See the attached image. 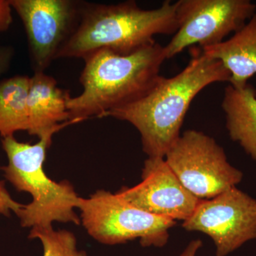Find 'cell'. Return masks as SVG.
<instances>
[{
	"mask_svg": "<svg viewBox=\"0 0 256 256\" xmlns=\"http://www.w3.org/2000/svg\"><path fill=\"white\" fill-rule=\"evenodd\" d=\"M28 238L42 242L43 256H87L86 252L79 250L75 235L69 230H31Z\"/></svg>",
	"mask_w": 256,
	"mask_h": 256,
	"instance_id": "9a60e30c",
	"label": "cell"
},
{
	"mask_svg": "<svg viewBox=\"0 0 256 256\" xmlns=\"http://www.w3.org/2000/svg\"><path fill=\"white\" fill-rule=\"evenodd\" d=\"M77 208L87 233L105 245L139 239L142 247L162 248L168 244L170 230L176 224L138 208L117 192L104 190L88 198L80 197Z\"/></svg>",
	"mask_w": 256,
	"mask_h": 256,
	"instance_id": "5b68a950",
	"label": "cell"
},
{
	"mask_svg": "<svg viewBox=\"0 0 256 256\" xmlns=\"http://www.w3.org/2000/svg\"><path fill=\"white\" fill-rule=\"evenodd\" d=\"M186 67L171 78L161 76L146 96L102 118L126 121L138 130L142 150L148 158H164L180 136L184 120L192 101L203 89L214 82H229L230 75L220 60L200 50Z\"/></svg>",
	"mask_w": 256,
	"mask_h": 256,
	"instance_id": "6da1fadb",
	"label": "cell"
},
{
	"mask_svg": "<svg viewBox=\"0 0 256 256\" xmlns=\"http://www.w3.org/2000/svg\"><path fill=\"white\" fill-rule=\"evenodd\" d=\"M178 28L176 3L166 0L159 8L144 10L134 1L114 4L82 2L80 21L56 60H84L96 50L132 53L156 43V35H170Z\"/></svg>",
	"mask_w": 256,
	"mask_h": 256,
	"instance_id": "3957f363",
	"label": "cell"
},
{
	"mask_svg": "<svg viewBox=\"0 0 256 256\" xmlns=\"http://www.w3.org/2000/svg\"><path fill=\"white\" fill-rule=\"evenodd\" d=\"M84 60L82 92L67 99L70 120L82 122L102 118L106 112L146 96L161 78L160 68L166 58L164 47L156 42L128 54L104 48Z\"/></svg>",
	"mask_w": 256,
	"mask_h": 256,
	"instance_id": "7a4b0ae2",
	"label": "cell"
},
{
	"mask_svg": "<svg viewBox=\"0 0 256 256\" xmlns=\"http://www.w3.org/2000/svg\"><path fill=\"white\" fill-rule=\"evenodd\" d=\"M117 193L148 213L175 222L188 220L201 202L184 186L162 158H148L140 182L124 186Z\"/></svg>",
	"mask_w": 256,
	"mask_h": 256,
	"instance_id": "30bf717a",
	"label": "cell"
},
{
	"mask_svg": "<svg viewBox=\"0 0 256 256\" xmlns=\"http://www.w3.org/2000/svg\"><path fill=\"white\" fill-rule=\"evenodd\" d=\"M53 134L40 139L36 144L20 142L13 136L3 138V150L8 164L2 168L4 176L18 192H28L32 201L24 204L16 215L24 228L44 230L54 222L80 225L78 195L70 182L54 181L44 169L47 150Z\"/></svg>",
	"mask_w": 256,
	"mask_h": 256,
	"instance_id": "277c9868",
	"label": "cell"
},
{
	"mask_svg": "<svg viewBox=\"0 0 256 256\" xmlns=\"http://www.w3.org/2000/svg\"><path fill=\"white\" fill-rule=\"evenodd\" d=\"M69 96L66 90L58 87L53 77L43 72H34L30 77L28 98V134L41 139L54 136L70 124L82 122L70 120L67 109Z\"/></svg>",
	"mask_w": 256,
	"mask_h": 256,
	"instance_id": "8fae6325",
	"label": "cell"
},
{
	"mask_svg": "<svg viewBox=\"0 0 256 256\" xmlns=\"http://www.w3.org/2000/svg\"><path fill=\"white\" fill-rule=\"evenodd\" d=\"M182 227L206 234L214 244L216 255L226 256L256 239V200L234 186L201 200Z\"/></svg>",
	"mask_w": 256,
	"mask_h": 256,
	"instance_id": "ba28073f",
	"label": "cell"
},
{
	"mask_svg": "<svg viewBox=\"0 0 256 256\" xmlns=\"http://www.w3.org/2000/svg\"><path fill=\"white\" fill-rule=\"evenodd\" d=\"M164 160L184 186L200 200H210L236 186L244 178L214 138L195 130L181 134Z\"/></svg>",
	"mask_w": 256,
	"mask_h": 256,
	"instance_id": "8992f818",
	"label": "cell"
},
{
	"mask_svg": "<svg viewBox=\"0 0 256 256\" xmlns=\"http://www.w3.org/2000/svg\"><path fill=\"white\" fill-rule=\"evenodd\" d=\"M202 246L203 244L200 239L192 240L178 256H196L197 252L201 249Z\"/></svg>",
	"mask_w": 256,
	"mask_h": 256,
	"instance_id": "d6986e66",
	"label": "cell"
},
{
	"mask_svg": "<svg viewBox=\"0 0 256 256\" xmlns=\"http://www.w3.org/2000/svg\"><path fill=\"white\" fill-rule=\"evenodd\" d=\"M222 107L230 139L256 162V89L249 84L240 88L228 85Z\"/></svg>",
	"mask_w": 256,
	"mask_h": 256,
	"instance_id": "4fadbf2b",
	"label": "cell"
},
{
	"mask_svg": "<svg viewBox=\"0 0 256 256\" xmlns=\"http://www.w3.org/2000/svg\"><path fill=\"white\" fill-rule=\"evenodd\" d=\"M24 204L15 201L5 188L4 182L0 181V216H8L11 213L16 214Z\"/></svg>",
	"mask_w": 256,
	"mask_h": 256,
	"instance_id": "2e32d148",
	"label": "cell"
},
{
	"mask_svg": "<svg viewBox=\"0 0 256 256\" xmlns=\"http://www.w3.org/2000/svg\"><path fill=\"white\" fill-rule=\"evenodd\" d=\"M14 56V50L12 47L0 44V76L8 72Z\"/></svg>",
	"mask_w": 256,
	"mask_h": 256,
	"instance_id": "ac0fdd59",
	"label": "cell"
},
{
	"mask_svg": "<svg viewBox=\"0 0 256 256\" xmlns=\"http://www.w3.org/2000/svg\"><path fill=\"white\" fill-rule=\"evenodd\" d=\"M10 0H0V33L6 32L12 23V11Z\"/></svg>",
	"mask_w": 256,
	"mask_h": 256,
	"instance_id": "e0dca14e",
	"label": "cell"
},
{
	"mask_svg": "<svg viewBox=\"0 0 256 256\" xmlns=\"http://www.w3.org/2000/svg\"><path fill=\"white\" fill-rule=\"evenodd\" d=\"M202 50L222 62L230 73V85L246 86L256 74V13L232 38Z\"/></svg>",
	"mask_w": 256,
	"mask_h": 256,
	"instance_id": "7c38bea8",
	"label": "cell"
},
{
	"mask_svg": "<svg viewBox=\"0 0 256 256\" xmlns=\"http://www.w3.org/2000/svg\"><path fill=\"white\" fill-rule=\"evenodd\" d=\"M26 30L34 72L46 70L80 21L82 2L75 0H10Z\"/></svg>",
	"mask_w": 256,
	"mask_h": 256,
	"instance_id": "9c48e42d",
	"label": "cell"
},
{
	"mask_svg": "<svg viewBox=\"0 0 256 256\" xmlns=\"http://www.w3.org/2000/svg\"><path fill=\"white\" fill-rule=\"evenodd\" d=\"M30 77L15 76L0 82V136H13L28 127V98Z\"/></svg>",
	"mask_w": 256,
	"mask_h": 256,
	"instance_id": "5bb4252c",
	"label": "cell"
},
{
	"mask_svg": "<svg viewBox=\"0 0 256 256\" xmlns=\"http://www.w3.org/2000/svg\"><path fill=\"white\" fill-rule=\"evenodd\" d=\"M176 3L178 28L164 47L166 60L192 45L200 48L224 42L238 32L256 13L250 0H180Z\"/></svg>",
	"mask_w": 256,
	"mask_h": 256,
	"instance_id": "52a82bcc",
	"label": "cell"
}]
</instances>
